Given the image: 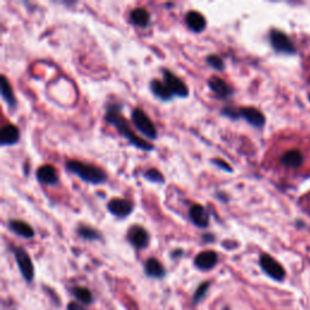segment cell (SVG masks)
Segmentation results:
<instances>
[{
    "instance_id": "cell-1",
    "label": "cell",
    "mask_w": 310,
    "mask_h": 310,
    "mask_svg": "<svg viewBox=\"0 0 310 310\" xmlns=\"http://www.w3.org/2000/svg\"><path fill=\"white\" fill-rule=\"evenodd\" d=\"M121 107L119 105H108L107 106V113H106V121L114 126L116 131L120 134L122 137L128 141V143L134 145V147L138 148V149L150 151L154 149V145L149 143L148 141L141 138L132 131L130 124L121 114Z\"/></svg>"
},
{
    "instance_id": "cell-2",
    "label": "cell",
    "mask_w": 310,
    "mask_h": 310,
    "mask_svg": "<svg viewBox=\"0 0 310 310\" xmlns=\"http://www.w3.org/2000/svg\"><path fill=\"white\" fill-rule=\"evenodd\" d=\"M66 169L86 183L101 184L107 180V173L105 171L92 164H85L79 160H68Z\"/></svg>"
},
{
    "instance_id": "cell-3",
    "label": "cell",
    "mask_w": 310,
    "mask_h": 310,
    "mask_svg": "<svg viewBox=\"0 0 310 310\" xmlns=\"http://www.w3.org/2000/svg\"><path fill=\"white\" fill-rule=\"evenodd\" d=\"M131 119L135 127L145 137L150 138V140H155L158 137V130L155 127L154 122L150 120L149 116L145 114L142 109H134L131 113Z\"/></svg>"
},
{
    "instance_id": "cell-4",
    "label": "cell",
    "mask_w": 310,
    "mask_h": 310,
    "mask_svg": "<svg viewBox=\"0 0 310 310\" xmlns=\"http://www.w3.org/2000/svg\"><path fill=\"white\" fill-rule=\"evenodd\" d=\"M164 83L166 84V86L171 90V92L173 93L174 96L178 97H188L189 95V89L187 86V84L183 82L180 77H178L176 74H173L169 69H164Z\"/></svg>"
},
{
    "instance_id": "cell-5",
    "label": "cell",
    "mask_w": 310,
    "mask_h": 310,
    "mask_svg": "<svg viewBox=\"0 0 310 310\" xmlns=\"http://www.w3.org/2000/svg\"><path fill=\"white\" fill-rule=\"evenodd\" d=\"M14 254L16 258V262H17L18 269L21 271L22 276L24 277L25 280L32 281L34 277V266L32 263L31 257L29 254L25 252L24 248L22 247H16L14 250Z\"/></svg>"
},
{
    "instance_id": "cell-6",
    "label": "cell",
    "mask_w": 310,
    "mask_h": 310,
    "mask_svg": "<svg viewBox=\"0 0 310 310\" xmlns=\"http://www.w3.org/2000/svg\"><path fill=\"white\" fill-rule=\"evenodd\" d=\"M304 161H305L304 153H303L302 150L297 149V148H292V149L283 151L279 159L281 166L291 170L300 169V167L304 165Z\"/></svg>"
},
{
    "instance_id": "cell-7",
    "label": "cell",
    "mask_w": 310,
    "mask_h": 310,
    "mask_svg": "<svg viewBox=\"0 0 310 310\" xmlns=\"http://www.w3.org/2000/svg\"><path fill=\"white\" fill-rule=\"evenodd\" d=\"M261 268L263 269L270 277L275 280H283L285 277V270L281 267L279 262H276L273 257L269 254H262L260 258Z\"/></svg>"
},
{
    "instance_id": "cell-8",
    "label": "cell",
    "mask_w": 310,
    "mask_h": 310,
    "mask_svg": "<svg viewBox=\"0 0 310 310\" xmlns=\"http://www.w3.org/2000/svg\"><path fill=\"white\" fill-rule=\"evenodd\" d=\"M269 38L273 47L275 48L276 51H279V53H283V54L295 53V46H293L292 41H291L290 38L287 37L285 33H282V32L273 29V31L270 32Z\"/></svg>"
},
{
    "instance_id": "cell-9",
    "label": "cell",
    "mask_w": 310,
    "mask_h": 310,
    "mask_svg": "<svg viewBox=\"0 0 310 310\" xmlns=\"http://www.w3.org/2000/svg\"><path fill=\"white\" fill-rule=\"evenodd\" d=\"M127 240L137 250H142L149 244V234L141 225H132L127 231Z\"/></svg>"
},
{
    "instance_id": "cell-10",
    "label": "cell",
    "mask_w": 310,
    "mask_h": 310,
    "mask_svg": "<svg viewBox=\"0 0 310 310\" xmlns=\"http://www.w3.org/2000/svg\"><path fill=\"white\" fill-rule=\"evenodd\" d=\"M107 208H108V211L111 212L112 215L116 216V217L124 218L130 216L131 212L134 211V203H132L130 200L114 198L108 202Z\"/></svg>"
},
{
    "instance_id": "cell-11",
    "label": "cell",
    "mask_w": 310,
    "mask_h": 310,
    "mask_svg": "<svg viewBox=\"0 0 310 310\" xmlns=\"http://www.w3.org/2000/svg\"><path fill=\"white\" fill-rule=\"evenodd\" d=\"M239 118L245 119L248 124L254 126V127H262L266 124V118H264L263 113L258 111L257 108L253 107H242V108H238Z\"/></svg>"
},
{
    "instance_id": "cell-12",
    "label": "cell",
    "mask_w": 310,
    "mask_h": 310,
    "mask_svg": "<svg viewBox=\"0 0 310 310\" xmlns=\"http://www.w3.org/2000/svg\"><path fill=\"white\" fill-rule=\"evenodd\" d=\"M189 218L193 224H195L199 228H206L209 227L210 223V215L206 211L203 206L199 205V203H194L189 209Z\"/></svg>"
},
{
    "instance_id": "cell-13",
    "label": "cell",
    "mask_w": 310,
    "mask_h": 310,
    "mask_svg": "<svg viewBox=\"0 0 310 310\" xmlns=\"http://www.w3.org/2000/svg\"><path fill=\"white\" fill-rule=\"evenodd\" d=\"M209 87L211 91L217 96L219 99H227L228 97L231 96L232 90L224 80L217 75H213L209 79Z\"/></svg>"
},
{
    "instance_id": "cell-14",
    "label": "cell",
    "mask_w": 310,
    "mask_h": 310,
    "mask_svg": "<svg viewBox=\"0 0 310 310\" xmlns=\"http://www.w3.org/2000/svg\"><path fill=\"white\" fill-rule=\"evenodd\" d=\"M218 254L215 251H202L194 260V264L200 270H210L217 264Z\"/></svg>"
},
{
    "instance_id": "cell-15",
    "label": "cell",
    "mask_w": 310,
    "mask_h": 310,
    "mask_svg": "<svg viewBox=\"0 0 310 310\" xmlns=\"http://www.w3.org/2000/svg\"><path fill=\"white\" fill-rule=\"evenodd\" d=\"M37 178L45 186H55L58 182V174L53 165L45 164L37 170Z\"/></svg>"
},
{
    "instance_id": "cell-16",
    "label": "cell",
    "mask_w": 310,
    "mask_h": 310,
    "mask_svg": "<svg viewBox=\"0 0 310 310\" xmlns=\"http://www.w3.org/2000/svg\"><path fill=\"white\" fill-rule=\"evenodd\" d=\"M9 228L18 237L24 239H32L35 235V231L31 224L27 222L19 221V219H11L9 222Z\"/></svg>"
},
{
    "instance_id": "cell-17",
    "label": "cell",
    "mask_w": 310,
    "mask_h": 310,
    "mask_svg": "<svg viewBox=\"0 0 310 310\" xmlns=\"http://www.w3.org/2000/svg\"><path fill=\"white\" fill-rule=\"evenodd\" d=\"M186 23L190 31L195 32V33H200L206 28L205 17L200 12L194 11V10L186 15Z\"/></svg>"
},
{
    "instance_id": "cell-18",
    "label": "cell",
    "mask_w": 310,
    "mask_h": 310,
    "mask_svg": "<svg viewBox=\"0 0 310 310\" xmlns=\"http://www.w3.org/2000/svg\"><path fill=\"white\" fill-rule=\"evenodd\" d=\"M19 140V131L15 125L8 124L0 131V144L12 145L17 143Z\"/></svg>"
},
{
    "instance_id": "cell-19",
    "label": "cell",
    "mask_w": 310,
    "mask_h": 310,
    "mask_svg": "<svg viewBox=\"0 0 310 310\" xmlns=\"http://www.w3.org/2000/svg\"><path fill=\"white\" fill-rule=\"evenodd\" d=\"M150 90L154 93V96H157L161 101H170L174 96L169 87L166 86V84L157 79L150 82Z\"/></svg>"
},
{
    "instance_id": "cell-20",
    "label": "cell",
    "mask_w": 310,
    "mask_h": 310,
    "mask_svg": "<svg viewBox=\"0 0 310 310\" xmlns=\"http://www.w3.org/2000/svg\"><path fill=\"white\" fill-rule=\"evenodd\" d=\"M130 19L135 25L141 28H145L150 22V14L147 9L144 8H136L131 11Z\"/></svg>"
},
{
    "instance_id": "cell-21",
    "label": "cell",
    "mask_w": 310,
    "mask_h": 310,
    "mask_svg": "<svg viewBox=\"0 0 310 310\" xmlns=\"http://www.w3.org/2000/svg\"><path fill=\"white\" fill-rule=\"evenodd\" d=\"M144 271L148 276L150 277H157V279H161L165 276V268L163 264L160 263L157 258H149L145 262L144 266Z\"/></svg>"
},
{
    "instance_id": "cell-22",
    "label": "cell",
    "mask_w": 310,
    "mask_h": 310,
    "mask_svg": "<svg viewBox=\"0 0 310 310\" xmlns=\"http://www.w3.org/2000/svg\"><path fill=\"white\" fill-rule=\"evenodd\" d=\"M2 96L3 99L6 102V105L9 106V108H15L17 106V101H16V97L14 93V90H12L11 84L8 79H6L5 75H2Z\"/></svg>"
},
{
    "instance_id": "cell-23",
    "label": "cell",
    "mask_w": 310,
    "mask_h": 310,
    "mask_svg": "<svg viewBox=\"0 0 310 310\" xmlns=\"http://www.w3.org/2000/svg\"><path fill=\"white\" fill-rule=\"evenodd\" d=\"M77 235H79L80 238H83L84 240H89V241H95V240H99L101 239V232L98 230H96V229H93L92 227H90V225H85V224H80L79 227H77Z\"/></svg>"
},
{
    "instance_id": "cell-24",
    "label": "cell",
    "mask_w": 310,
    "mask_h": 310,
    "mask_svg": "<svg viewBox=\"0 0 310 310\" xmlns=\"http://www.w3.org/2000/svg\"><path fill=\"white\" fill-rule=\"evenodd\" d=\"M73 295L79 302L84 303V304H91L92 303V295L89 290L85 287H74L72 290Z\"/></svg>"
},
{
    "instance_id": "cell-25",
    "label": "cell",
    "mask_w": 310,
    "mask_h": 310,
    "mask_svg": "<svg viewBox=\"0 0 310 310\" xmlns=\"http://www.w3.org/2000/svg\"><path fill=\"white\" fill-rule=\"evenodd\" d=\"M206 63L211 68H213V69L217 70H223L225 67L224 61H223L222 57L218 56V55H209V56L206 57Z\"/></svg>"
},
{
    "instance_id": "cell-26",
    "label": "cell",
    "mask_w": 310,
    "mask_h": 310,
    "mask_svg": "<svg viewBox=\"0 0 310 310\" xmlns=\"http://www.w3.org/2000/svg\"><path fill=\"white\" fill-rule=\"evenodd\" d=\"M144 177L147 178L149 182H153V183H164L165 182V178L163 176V173L160 172L159 170L157 169H149L147 171V172L144 173Z\"/></svg>"
},
{
    "instance_id": "cell-27",
    "label": "cell",
    "mask_w": 310,
    "mask_h": 310,
    "mask_svg": "<svg viewBox=\"0 0 310 310\" xmlns=\"http://www.w3.org/2000/svg\"><path fill=\"white\" fill-rule=\"evenodd\" d=\"M209 287H210V282H203L198 287V290H196L195 293H194V298H193V302L195 303V304L196 303L201 302V300L205 298L206 293H208L209 291Z\"/></svg>"
},
{
    "instance_id": "cell-28",
    "label": "cell",
    "mask_w": 310,
    "mask_h": 310,
    "mask_svg": "<svg viewBox=\"0 0 310 310\" xmlns=\"http://www.w3.org/2000/svg\"><path fill=\"white\" fill-rule=\"evenodd\" d=\"M211 163H212V164H215V165H217V166L219 167V169L227 171V172H231V171H232L231 167L229 166V165H228L227 163H225V161H223V160H221V159H212V160H211Z\"/></svg>"
},
{
    "instance_id": "cell-29",
    "label": "cell",
    "mask_w": 310,
    "mask_h": 310,
    "mask_svg": "<svg viewBox=\"0 0 310 310\" xmlns=\"http://www.w3.org/2000/svg\"><path fill=\"white\" fill-rule=\"evenodd\" d=\"M68 310H85V308H84L83 305H80L79 303L72 302L69 303V305H68Z\"/></svg>"
},
{
    "instance_id": "cell-30",
    "label": "cell",
    "mask_w": 310,
    "mask_h": 310,
    "mask_svg": "<svg viewBox=\"0 0 310 310\" xmlns=\"http://www.w3.org/2000/svg\"><path fill=\"white\" fill-rule=\"evenodd\" d=\"M213 239H215V237H213V235H205V237H203V240H210V241H212Z\"/></svg>"
}]
</instances>
